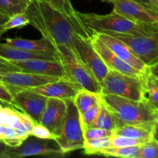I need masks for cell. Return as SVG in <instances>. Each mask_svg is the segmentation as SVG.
<instances>
[{"label": "cell", "mask_w": 158, "mask_h": 158, "mask_svg": "<svg viewBox=\"0 0 158 158\" xmlns=\"http://www.w3.org/2000/svg\"><path fill=\"white\" fill-rule=\"evenodd\" d=\"M91 35L89 39L93 46L96 49L102 60L105 63L109 70L117 71L126 75L132 76V77H140L144 73H141L137 69L131 66L123 60L119 58L115 53L112 52L101 40L99 39L97 34L93 31H90Z\"/></svg>", "instance_id": "4fadbf2b"}, {"label": "cell", "mask_w": 158, "mask_h": 158, "mask_svg": "<svg viewBox=\"0 0 158 158\" xmlns=\"http://www.w3.org/2000/svg\"><path fill=\"white\" fill-rule=\"evenodd\" d=\"M110 137L85 140L84 146L83 148L84 150V154L88 155H94V154L96 155L99 150L108 148L110 146Z\"/></svg>", "instance_id": "4316f807"}, {"label": "cell", "mask_w": 158, "mask_h": 158, "mask_svg": "<svg viewBox=\"0 0 158 158\" xmlns=\"http://www.w3.org/2000/svg\"><path fill=\"white\" fill-rule=\"evenodd\" d=\"M140 145L130 147H108L99 150L96 155L121 158H140Z\"/></svg>", "instance_id": "603a6c76"}, {"label": "cell", "mask_w": 158, "mask_h": 158, "mask_svg": "<svg viewBox=\"0 0 158 158\" xmlns=\"http://www.w3.org/2000/svg\"><path fill=\"white\" fill-rule=\"evenodd\" d=\"M140 158H158V140L155 137L140 145Z\"/></svg>", "instance_id": "f1b7e54d"}, {"label": "cell", "mask_w": 158, "mask_h": 158, "mask_svg": "<svg viewBox=\"0 0 158 158\" xmlns=\"http://www.w3.org/2000/svg\"><path fill=\"white\" fill-rule=\"evenodd\" d=\"M0 102L2 103L10 105L12 107L14 108V99L13 95L6 86L0 82Z\"/></svg>", "instance_id": "836d02e7"}, {"label": "cell", "mask_w": 158, "mask_h": 158, "mask_svg": "<svg viewBox=\"0 0 158 158\" xmlns=\"http://www.w3.org/2000/svg\"><path fill=\"white\" fill-rule=\"evenodd\" d=\"M101 100V99H100ZM88 127H98L101 129L114 131L116 128V121L112 113L107 109L106 106L101 102L100 109L95 120Z\"/></svg>", "instance_id": "cb8c5ba5"}, {"label": "cell", "mask_w": 158, "mask_h": 158, "mask_svg": "<svg viewBox=\"0 0 158 158\" xmlns=\"http://www.w3.org/2000/svg\"><path fill=\"white\" fill-rule=\"evenodd\" d=\"M153 25H154V26H156V27H157V28H158V22H157V23H154V24H153Z\"/></svg>", "instance_id": "7bdbcfd3"}, {"label": "cell", "mask_w": 158, "mask_h": 158, "mask_svg": "<svg viewBox=\"0 0 158 158\" xmlns=\"http://www.w3.org/2000/svg\"><path fill=\"white\" fill-rule=\"evenodd\" d=\"M154 122L143 124H122L117 127L114 134L124 136L147 142L154 137Z\"/></svg>", "instance_id": "44dd1931"}, {"label": "cell", "mask_w": 158, "mask_h": 158, "mask_svg": "<svg viewBox=\"0 0 158 158\" xmlns=\"http://www.w3.org/2000/svg\"><path fill=\"white\" fill-rule=\"evenodd\" d=\"M74 42L79 60L89 69L100 84L109 72V69L93 46L90 39L76 33Z\"/></svg>", "instance_id": "9c48e42d"}, {"label": "cell", "mask_w": 158, "mask_h": 158, "mask_svg": "<svg viewBox=\"0 0 158 158\" xmlns=\"http://www.w3.org/2000/svg\"><path fill=\"white\" fill-rule=\"evenodd\" d=\"M146 72L150 77H152L157 83H158V62L153 66H149Z\"/></svg>", "instance_id": "d590c367"}, {"label": "cell", "mask_w": 158, "mask_h": 158, "mask_svg": "<svg viewBox=\"0 0 158 158\" xmlns=\"http://www.w3.org/2000/svg\"><path fill=\"white\" fill-rule=\"evenodd\" d=\"M11 146L0 140V158H7V154Z\"/></svg>", "instance_id": "8d00e7d4"}, {"label": "cell", "mask_w": 158, "mask_h": 158, "mask_svg": "<svg viewBox=\"0 0 158 158\" xmlns=\"http://www.w3.org/2000/svg\"><path fill=\"white\" fill-rule=\"evenodd\" d=\"M58 60L61 63L66 79L80 89L101 94V86L89 69L79 60L72 49L66 46L56 47Z\"/></svg>", "instance_id": "277c9868"}, {"label": "cell", "mask_w": 158, "mask_h": 158, "mask_svg": "<svg viewBox=\"0 0 158 158\" xmlns=\"http://www.w3.org/2000/svg\"><path fill=\"white\" fill-rule=\"evenodd\" d=\"M9 17L6 16V15L0 14V37L2 35L3 33H5V32L3 31V26L6 23V21L9 19Z\"/></svg>", "instance_id": "74e56055"}, {"label": "cell", "mask_w": 158, "mask_h": 158, "mask_svg": "<svg viewBox=\"0 0 158 158\" xmlns=\"http://www.w3.org/2000/svg\"><path fill=\"white\" fill-rule=\"evenodd\" d=\"M77 14L89 30H104L136 36L149 35L158 31V28L154 25L132 21L114 11L106 15L80 12H77Z\"/></svg>", "instance_id": "3957f363"}, {"label": "cell", "mask_w": 158, "mask_h": 158, "mask_svg": "<svg viewBox=\"0 0 158 158\" xmlns=\"http://www.w3.org/2000/svg\"><path fill=\"white\" fill-rule=\"evenodd\" d=\"M31 135L39 137V138L55 139V136L52 134V132L40 123H35L33 128H32Z\"/></svg>", "instance_id": "d6a6232c"}, {"label": "cell", "mask_w": 158, "mask_h": 158, "mask_svg": "<svg viewBox=\"0 0 158 158\" xmlns=\"http://www.w3.org/2000/svg\"><path fill=\"white\" fill-rule=\"evenodd\" d=\"M114 10L125 18L137 23L154 24L158 22V10L133 0H110Z\"/></svg>", "instance_id": "8fae6325"}, {"label": "cell", "mask_w": 158, "mask_h": 158, "mask_svg": "<svg viewBox=\"0 0 158 158\" xmlns=\"http://www.w3.org/2000/svg\"><path fill=\"white\" fill-rule=\"evenodd\" d=\"M101 102L112 113L116 127L122 124H143L155 121L158 112L146 97L134 100L112 94H101Z\"/></svg>", "instance_id": "7a4b0ae2"}, {"label": "cell", "mask_w": 158, "mask_h": 158, "mask_svg": "<svg viewBox=\"0 0 158 158\" xmlns=\"http://www.w3.org/2000/svg\"><path fill=\"white\" fill-rule=\"evenodd\" d=\"M31 0H0V14L8 17L26 12Z\"/></svg>", "instance_id": "d4e9b609"}, {"label": "cell", "mask_w": 158, "mask_h": 158, "mask_svg": "<svg viewBox=\"0 0 158 158\" xmlns=\"http://www.w3.org/2000/svg\"><path fill=\"white\" fill-rule=\"evenodd\" d=\"M58 77L39 75L31 73L17 71L5 73L0 77V82L6 85L11 93L13 94L19 89H30L44 85L58 80Z\"/></svg>", "instance_id": "7c38bea8"}, {"label": "cell", "mask_w": 158, "mask_h": 158, "mask_svg": "<svg viewBox=\"0 0 158 158\" xmlns=\"http://www.w3.org/2000/svg\"><path fill=\"white\" fill-rule=\"evenodd\" d=\"M94 32L109 34L121 40L129 46L136 56L140 59L148 67L158 62V31L151 35L139 36L115 33L104 30Z\"/></svg>", "instance_id": "52a82bcc"}, {"label": "cell", "mask_w": 158, "mask_h": 158, "mask_svg": "<svg viewBox=\"0 0 158 158\" xmlns=\"http://www.w3.org/2000/svg\"><path fill=\"white\" fill-rule=\"evenodd\" d=\"M100 105H101V100H100V102H98L95 105H94L92 107L87 110L84 114H82L81 119L83 127L89 126L91 124V123L95 120L99 111H100Z\"/></svg>", "instance_id": "1f68e13d"}, {"label": "cell", "mask_w": 158, "mask_h": 158, "mask_svg": "<svg viewBox=\"0 0 158 158\" xmlns=\"http://www.w3.org/2000/svg\"><path fill=\"white\" fill-rule=\"evenodd\" d=\"M83 133H84L85 140L110 137L114 134V131H108V130L92 127H83Z\"/></svg>", "instance_id": "f546056e"}, {"label": "cell", "mask_w": 158, "mask_h": 158, "mask_svg": "<svg viewBox=\"0 0 158 158\" xmlns=\"http://www.w3.org/2000/svg\"><path fill=\"white\" fill-rule=\"evenodd\" d=\"M0 59L6 61H23L31 59H43V60H58L56 54L43 53L32 52L19 48L10 46L6 43H0Z\"/></svg>", "instance_id": "d6986e66"}, {"label": "cell", "mask_w": 158, "mask_h": 158, "mask_svg": "<svg viewBox=\"0 0 158 158\" xmlns=\"http://www.w3.org/2000/svg\"><path fill=\"white\" fill-rule=\"evenodd\" d=\"M145 142L137 139L131 138V137H124V136L113 134L110 137V146L109 147H130L136 146V145H141Z\"/></svg>", "instance_id": "4dcf8cb0"}, {"label": "cell", "mask_w": 158, "mask_h": 158, "mask_svg": "<svg viewBox=\"0 0 158 158\" xmlns=\"http://www.w3.org/2000/svg\"><path fill=\"white\" fill-rule=\"evenodd\" d=\"M133 1L137 2L140 3V4L143 5V6H148V7H149V8H151V9H156L155 8H154V6H153L152 4H151V2L149 1V0H133Z\"/></svg>", "instance_id": "f35d334b"}, {"label": "cell", "mask_w": 158, "mask_h": 158, "mask_svg": "<svg viewBox=\"0 0 158 158\" xmlns=\"http://www.w3.org/2000/svg\"><path fill=\"white\" fill-rule=\"evenodd\" d=\"M153 133H154V137L158 140V118L154 121V129H153Z\"/></svg>", "instance_id": "ab89813d"}, {"label": "cell", "mask_w": 158, "mask_h": 158, "mask_svg": "<svg viewBox=\"0 0 158 158\" xmlns=\"http://www.w3.org/2000/svg\"><path fill=\"white\" fill-rule=\"evenodd\" d=\"M14 108L29 116L35 123H40L48 97L30 89H19L13 94Z\"/></svg>", "instance_id": "30bf717a"}, {"label": "cell", "mask_w": 158, "mask_h": 158, "mask_svg": "<svg viewBox=\"0 0 158 158\" xmlns=\"http://www.w3.org/2000/svg\"><path fill=\"white\" fill-rule=\"evenodd\" d=\"M67 110L61 128L55 140L64 154L83 149L84 146V133L81 115L73 102V99L66 100Z\"/></svg>", "instance_id": "5b68a950"}, {"label": "cell", "mask_w": 158, "mask_h": 158, "mask_svg": "<svg viewBox=\"0 0 158 158\" xmlns=\"http://www.w3.org/2000/svg\"><path fill=\"white\" fill-rule=\"evenodd\" d=\"M149 1L151 2V4L154 6V8L158 10V0H149Z\"/></svg>", "instance_id": "60d3db41"}, {"label": "cell", "mask_w": 158, "mask_h": 158, "mask_svg": "<svg viewBox=\"0 0 158 158\" xmlns=\"http://www.w3.org/2000/svg\"><path fill=\"white\" fill-rule=\"evenodd\" d=\"M141 77H132L109 70L100 83L101 94H112L134 100H143L145 97Z\"/></svg>", "instance_id": "8992f818"}, {"label": "cell", "mask_w": 158, "mask_h": 158, "mask_svg": "<svg viewBox=\"0 0 158 158\" xmlns=\"http://www.w3.org/2000/svg\"><path fill=\"white\" fill-rule=\"evenodd\" d=\"M11 63L19 67L23 72L58 78H66L63 68L59 60L31 59L23 61H13Z\"/></svg>", "instance_id": "9a60e30c"}, {"label": "cell", "mask_w": 158, "mask_h": 158, "mask_svg": "<svg viewBox=\"0 0 158 158\" xmlns=\"http://www.w3.org/2000/svg\"><path fill=\"white\" fill-rule=\"evenodd\" d=\"M17 71H22L19 67L14 65L11 62L6 61L0 59V77L2 75L7 73L10 72H17Z\"/></svg>", "instance_id": "e575fe53"}, {"label": "cell", "mask_w": 158, "mask_h": 158, "mask_svg": "<svg viewBox=\"0 0 158 158\" xmlns=\"http://www.w3.org/2000/svg\"><path fill=\"white\" fill-rule=\"evenodd\" d=\"M65 155L55 139H43L29 135L17 147H11L7 158H21L30 156L61 157Z\"/></svg>", "instance_id": "ba28073f"}, {"label": "cell", "mask_w": 158, "mask_h": 158, "mask_svg": "<svg viewBox=\"0 0 158 158\" xmlns=\"http://www.w3.org/2000/svg\"><path fill=\"white\" fill-rule=\"evenodd\" d=\"M29 24V19L26 12L15 14L10 16L3 26V31L5 32L12 29H20L26 25Z\"/></svg>", "instance_id": "83f0119b"}, {"label": "cell", "mask_w": 158, "mask_h": 158, "mask_svg": "<svg viewBox=\"0 0 158 158\" xmlns=\"http://www.w3.org/2000/svg\"><path fill=\"white\" fill-rule=\"evenodd\" d=\"M141 79L144 97L158 112V83L150 77L147 72L143 73Z\"/></svg>", "instance_id": "484cf974"}, {"label": "cell", "mask_w": 158, "mask_h": 158, "mask_svg": "<svg viewBox=\"0 0 158 158\" xmlns=\"http://www.w3.org/2000/svg\"><path fill=\"white\" fill-rule=\"evenodd\" d=\"M100 95L101 94H97L87 89H80L73 98V102L80 112V115H82L87 110L100 101Z\"/></svg>", "instance_id": "7402d4cb"}, {"label": "cell", "mask_w": 158, "mask_h": 158, "mask_svg": "<svg viewBox=\"0 0 158 158\" xmlns=\"http://www.w3.org/2000/svg\"><path fill=\"white\" fill-rule=\"evenodd\" d=\"M92 31V30H91ZM94 32V31H93ZM97 34L100 40L112 51L114 53H115L119 58L123 60L128 64L131 65L134 68L137 69L141 73H145L148 69V66L135 56V54L129 48V46L120 40L119 39L109 35V34L103 33V32H94Z\"/></svg>", "instance_id": "2e32d148"}, {"label": "cell", "mask_w": 158, "mask_h": 158, "mask_svg": "<svg viewBox=\"0 0 158 158\" xmlns=\"http://www.w3.org/2000/svg\"><path fill=\"white\" fill-rule=\"evenodd\" d=\"M61 12L72 24L76 32L82 36L89 38L91 32L82 22L77 11L73 6L70 0H41Z\"/></svg>", "instance_id": "ac0fdd59"}, {"label": "cell", "mask_w": 158, "mask_h": 158, "mask_svg": "<svg viewBox=\"0 0 158 158\" xmlns=\"http://www.w3.org/2000/svg\"><path fill=\"white\" fill-rule=\"evenodd\" d=\"M26 13L29 25L40 31L54 47L66 46L77 55L74 42L77 32L61 12L41 0H31Z\"/></svg>", "instance_id": "6da1fadb"}, {"label": "cell", "mask_w": 158, "mask_h": 158, "mask_svg": "<svg viewBox=\"0 0 158 158\" xmlns=\"http://www.w3.org/2000/svg\"><path fill=\"white\" fill-rule=\"evenodd\" d=\"M30 89L48 98L69 100L73 98L80 89L67 79L60 78L44 85L30 88Z\"/></svg>", "instance_id": "e0dca14e"}, {"label": "cell", "mask_w": 158, "mask_h": 158, "mask_svg": "<svg viewBox=\"0 0 158 158\" xmlns=\"http://www.w3.org/2000/svg\"><path fill=\"white\" fill-rule=\"evenodd\" d=\"M67 110L66 100L48 98L46 107L42 115L40 123L44 125L54 136L58 134L66 117Z\"/></svg>", "instance_id": "5bb4252c"}, {"label": "cell", "mask_w": 158, "mask_h": 158, "mask_svg": "<svg viewBox=\"0 0 158 158\" xmlns=\"http://www.w3.org/2000/svg\"><path fill=\"white\" fill-rule=\"evenodd\" d=\"M5 43L10 46L24 49V50L55 54V55L56 54V48L43 37L40 40H27V39H23L20 37L6 38L5 39Z\"/></svg>", "instance_id": "ffe728a7"}, {"label": "cell", "mask_w": 158, "mask_h": 158, "mask_svg": "<svg viewBox=\"0 0 158 158\" xmlns=\"http://www.w3.org/2000/svg\"><path fill=\"white\" fill-rule=\"evenodd\" d=\"M102 2H107V3H110V0H101Z\"/></svg>", "instance_id": "b9f144b4"}, {"label": "cell", "mask_w": 158, "mask_h": 158, "mask_svg": "<svg viewBox=\"0 0 158 158\" xmlns=\"http://www.w3.org/2000/svg\"><path fill=\"white\" fill-rule=\"evenodd\" d=\"M0 103H1V102H0Z\"/></svg>", "instance_id": "ee69618b"}]
</instances>
